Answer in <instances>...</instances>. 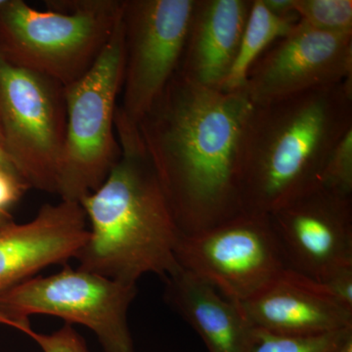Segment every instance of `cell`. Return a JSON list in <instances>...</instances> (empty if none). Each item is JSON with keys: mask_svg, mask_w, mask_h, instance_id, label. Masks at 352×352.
Instances as JSON below:
<instances>
[{"mask_svg": "<svg viewBox=\"0 0 352 352\" xmlns=\"http://www.w3.org/2000/svg\"><path fill=\"white\" fill-rule=\"evenodd\" d=\"M254 104L244 89L204 87L176 72L138 126L182 235L242 212L240 149Z\"/></svg>", "mask_w": 352, "mask_h": 352, "instance_id": "obj_1", "label": "cell"}, {"mask_svg": "<svg viewBox=\"0 0 352 352\" xmlns=\"http://www.w3.org/2000/svg\"><path fill=\"white\" fill-rule=\"evenodd\" d=\"M352 129V78L254 105L240 149L242 212L270 214L320 184Z\"/></svg>", "mask_w": 352, "mask_h": 352, "instance_id": "obj_2", "label": "cell"}, {"mask_svg": "<svg viewBox=\"0 0 352 352\" xmlns=\"http://www.w3.org/2000/svg\"><path fill=\"white\" fill-rule=\"evenodd\" d=\"M120 156L105 182L80 205L89 223L78 267L138 284L147 274L166 278L179 268L182 232L140 134H118Z\"/></svg>", "mask_w": 352, "mask_h": 352, "instance_id": "obj_3", "label": "cell"}, {"mask_svg": "<svg viewBox=\"0 0 352 352\" xmlns=\"http://www.w3.org/2000/svg\"><path fill=\"white\" fill-rule=\"evenodd\" d=\"M124 0H50L47 11L22 0L0 10V56L68 87L100 56L122 17Z\"/></svg>", "mask_w": 352, "mask_h": 352, "instance_id": "obj_4", "label": "cell"}, {"mask_svg": "<svg viewBox=\"0 0 352 352\" xmlns=\"http://www.w3.org/2000/svg\"><path fill=\"white\" fill-rule=\"evenodd\" d=\"M124 56L122 14L94 66L65 87L67 132L58 180L60 200L80 203L101 186L119 160L115 113L124 82Z\"/></svg>", "mask_w": 352, "mask_h": 352, "instance_id": "obj_5", "label": "cell"}, {"mask_svg": "<svg viewBox=\"0 0 352 352\" xmlns=\"http://www.w3.org/2000/svg\"><path fill=\"white\" fill-rule=\"evenodd\" d=\"M138 284L124 283L65 265L36 276L0 298V324L24 332L32 315H50L91 330L105 352H134L129 310Z\"/></svg>", "mask_w": 352, "mask_h": 352, "instance_id": "obj_6", "label": "cell"}, {"mask_svg": "<svg viewBox=\"0 0 352 352\" xmlns=\"http://www.w3.org/2000/svg\"><path fill=\"white\" fill-rule=\"evenodd\" d=\"M0 127L25 186L57 195L66 143L64 85L0 56Z\"/></svg>", "mask_w": 352, "mask_h": 352, "instance_id": "obj_7", "label": "cell"}, {"mask_svg": "<svg viewBox=\"0 0 352 352\" xmlns=\"http://www.w3.org/2000/svg\"><path fill=\"white\" fill-rule=\"evenodd\" d=\"M195 0H124V74L115 129L138 131L175 76L184 52Z\"/></svg>", "mask_w": 352, "mask_h": 352, "instance_id": "obj_8", "label": "cell"}, {"mask_svg": "<svg viewBox=\"0 0 352 352\" xmlns=\"http://www.w3.org/2000/svg\"><path fill=\"white\" fill-rule=\"evenodd\" d=\"M175 258L179 268L235 302L256 296L289 268L270 215L249 212L201 232L182 234Z\"/></svg>", "mask_w": 352, "mask_h": 352, "instance_id": "obj_9", "label": "cell"}, {"mask_svg": "<svg viewBox=\"0 0 352 352\" xmlns=\"http://www.w3.org/2000/svg\"><path fill=\"white\" fill-rule=\"evenodd\" d=\"M352 78V34L319 31L298 21L252 64L244 90L263 105Z\"/></svg>", "mask_w": 352, "mask_h": 352, "instance_id": "obj_10", "label": "cell"}, {"mask_svg": "<svg viewBox=\"0 0 352 352\" xmlns=\"http://www.w3.org/2000/svg\"><path fill=\"white\" fill-rule=\"evenodd\" d=\"M268 215L291 270L319 281L352 263V195L319 184Z\"/></svg>", "mask_w": 352, "mask_h": 352, "instance_id": "obj_11", "label": "cell"}, {"mask_svg": "<svg viewBox=\"0 0 352 352\" xmlns=\"http://www.w3.org/2000/svg\"><path fill=\"white\" fill-rule=\"evenodd\" d=\"M87 215L80 203L46 204L25 223L0 227V298L50 266L65 264L88 237Z\"/></svg>", "mask_w": 352, "mask_h": 352, "instance_id": "obj_12", "label": "cell"}, {"mask_svg": "<svg viewBox=\"0 0 352 352\" xmlns=\"http://www.w3.org/2000/svg\"><path fill=\"white\" fill-rule=\"evenodd\" d=\"M252 328L312 336L352 328V311L320 282L288 268L245 302H237Z\"/></svg>", "mask_w": 352, "mask_h": 352, "instance_id": "obj_13", "label": "cell"}, {"mask_svg": "<svg viewBox=\"0 0 352 352\" xmlns=\"http://www.w3.org/2000/svg\"><path fill=\"white\" fill-rule=\"evenodd\" d=\"M252 0H195L178 71L204 87L220 89L230 73Z\"/></svg>", "mask_w": 352, "mask_h": 352, "instance_id": "obj_14", "label": "cell"}, {"mask_svg": "<svg viewBox=\"0 0 352 352\" xmlns=\"http://www.w3.org/2000/svg\"><path fill=\"white\" fill-rule=\"evenodd\" d=\"M164 281L166 303L196 331L208 352H251L254 328L237 302L182 268Z\"/></svg>", "mask_w": 352, "mask_h": 352, "instance_id": "obj_15", "label": "cell"}, {"mask_svg": "<svg viewBox=\"0 0 352 352\" xmlns=\"http://www.w3.org/2000/svg\"><path fill=\"white\" fill-rule=\"evenodd\" d=\"M298 22V20L280 17L273 13L263 0H252L237 57L220 89H244L245 78L252 64L271 44L286 36Z\"/></svg>", "mask_w": 352, "mask_h": 352, "instance_id": "obj_16", "label": "cell"}, {"mask_svg": "<svg viewBox=\"0 0 352 352\" xmlns=\"http://www.w3.org/2000/svg\"><path fill=\"white\" fill-rule=\"evenodd\" d=\"M352 328L312 336L282 335L254 328L251 352H335Z\"/></svg>", "mask_w": 352, "mask_h": 352, "instance_id": "obj_17", "label": "cell"}, {"mask_svg": "<svg viewBox=\"0 0 352 352\" xmlns=\"http://www.w3.org/2000/svg\"><path fill=\"white\" fill-rule=\"evenodd\" d=\"M293 6L298 21L314 29L352 34L351 0H294Z\"/></svg>", "mask_w": 352, "mask_h": 352, "instance_id": "obj_18", "label": "cell"}, {"mask_svg": "<svg viewBox=\"0 0 352 352\" xmlns=\"http://www.w3.org/2000/svg\"><path fill=\"white\" fill-rule=\"evenodd\" d=\"M320 184L352 195V129L347 132L329 157Z\"/></svg>", "mask_w": 352, "mask_h": 352, "instance_id": "obj_19", "label": "cell"}, {"mask_svg": "<svg viewBox=\"0 0 352 352\" xmlns=\"http://www.w3.org/2000/svg\"><path fill=\"white\" fill-rule=\"evenodd\" d=\"M23 333L34 340L43 352H89L85 340L71 324L65 323L63 327L51 333H38L32 327Z\"/></svg>", "mask_w": 352, "mask_h": 352, "instance_id": "obj_20", "label": "cell"}, {"mask_svg": "<svg viewBox=\"0 0 352 352\" xmlns=\"http://www.w3.org/2000/svg\"><path fill=\"white\" fill-rule=\"evenodd\" d=\"M319 282L338 302L352 311V263L335 266Z\"/></svg>", "mask_w": 352, "mask_h": 352, "instance_id": "obj_21", "label": "cell"}, {"mask_svg": "<svg viewBox=\"0 0 352 352\" xmlns=\"http://www.w3.org/2000/svg\"><path fill=\"white\" fill-rule=\"evenodd\" d=\"M27 189L17 176L0 170V212H7V208L19 200Z\"/></svg>", "mask_w": 352, "mask_h": 352, "instance_id": "obj_22", "label": "cell"}, {"mask_svg": "<svg viewBox=\"0 0 352 352\" xmlns=\"http://www.w3.org/2000/svg\"><path fill=\"white\" fill-rule=\"evenodd\" d=\"M0 170H3L6 171V173H10V175L17 176V177L21 179L17 170H16L15 166H14L12 161H11L10 157L8 156V154H7L1 144H0Z\"/></svg>", "mask_w": 352, "mask_h": 352, "instance_id": "obj_23", "label": "cell"}, {"mask_svg": "<svg viewBox=\"0 0 352 352\" xmlns=\"http://www.w3.org/2000/svg\"><path fill=\"white\" fill-rule=\"evenodd\" d=\"M335 352H352V333L347 336L346 339Z\"/></svg>", "mask_w": 352, "mask_h": 352, "instance_id": "obj_24", "label": "cell"}, {"mask_svg": "<svg viewBox=\"0 0 352 352\" xmlns=\"http://www.w3.org/2000/svg\"><path fill=\"white\" fill-rule=\"evenodd\" d=\"M10 221H12V219L8 212H0V227Z\"/></svg>", "mask_w": 352, "mask_h": 352, "instance_id": "obj_25", "label": "cell"}, {"mask_svg": "<svg viewBox=\"0 0 352 352\" xmlns=\"http://www.w3.org/2000/svg\"><path fill=\"white\" fill-rule=\"evenodd\" d=\"M0 144L3 147V136H2L1 127H0Z\"/></svg>", "mask_w": 352, "mask_h": 352, "instance_id": "obj_26", "label": "cell"}, {"mask_svg": "<svg viewBox=\"0 0 352 352\" xmlns=\"http://www.w3.org/2000/svg\"><path fill=\"white\" fill-rule=\"evenodd\" d=\"M6 0H0V10H1L2 7L6 4Z\"/></svg>", "mask_w": 352, "mask_h": 352, "instance_id": "obj_27", "label": "cell"}]
</instances>
